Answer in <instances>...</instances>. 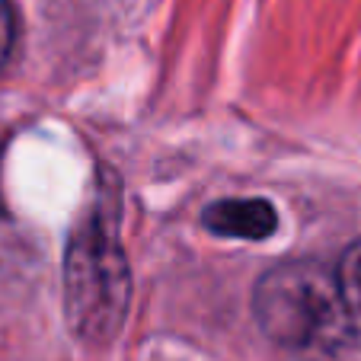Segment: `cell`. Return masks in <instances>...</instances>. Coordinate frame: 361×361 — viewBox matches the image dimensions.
Instances as JSON below:
<instances>
[{"instance_id": "6da1fadb", "label": "cell", "mask_w": 361, "mask_h": 361, "mask_svg": "<svg viewBox=\"0 0 361 361\" xmlns=\"http://www.w3.org/2000/svg\"><path fill=\"white\" fill-rule=\"evenodd\" d=\"M252 314L298 361H361V240L339 256H298L266 269Z\"/></svg>"}, {"instance_id": "7a4b0ae2", "label": "cell", "mask_w": 361, "mask_h": 361, "mask_svg": "<svg viewBox=\"0 0 361 361\" xmlns=\"http://www.w3.org/2000/svg\"><path fill=\"white\" fill-rule=\"evenodd\" d=\"M131 300V272L106 198L80 221L64 259L68 323L83 342L102 345L118 336Z\"/></svg>"}, {"instance_id": "3957f363", "label": "cell", "mask_w": 361, "mask_h": 361, "mask_svg": "<svg viewBox=\"0 0 361 361\" xmlns=\"http://www.w3.org/2000/svg\"><path fill=\"white\" fill-rule=\"evenodd\" d=\"M202 224L218 237L266 240L279 227V212L266 198H221L204 208Z\"/></svg>"}, {"instance_id": "277c9868", "label": "cell", "mask_w": 361, "mask_h": 361, "mask_svg": "<svg viewBox=\"0 0 361 361\" xmlns=\"http://www.w3.org/2000/svg\"><path fill=\"white\" fill-rule=\"evenodd\" d=\"M13 45H16V10L10 0H0V68L10 61Z\"/></svg>"}]
</instances>
